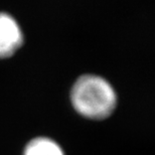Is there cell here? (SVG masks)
<instances>
[{"mask_svg":"<svg viewBox=\"0 0 155 155\" xmlns=\"http://www.w3.org/2000/svg\"><path fill=\"white\" fill-rule=\"evenodd\" d=\"M70 100L74 110L83 118L102 121L116 110L118 97L115 89L103 77L84 75L71 89Z\"/></svg>","mask_w":155,"mask_h":155,"instance_id":"1","label":"cell"},{"mask_svg":"<svg viewBox=\"0 0 155 155\" xmlns=\"http://www.w3.org/2000/svg\"><path fill=\"white\" fill-rule=\"evenodd\" d=\"M23 42L19 24L10 14L0 12V58L15 54Z\"/></svg>","mask_w":155,"mask_h":155,"instance_id":"2","label":"cell"},{"mask_svg":"<svg viewBox=\"0 0 155 155\" xmlns=\"http://www.w3.org/2000/svg\"><path fill=\"white\" fill-rule=\"evenodd\" d=\"M22 155H67L63 146L48 136H36L23 148Z\"/></svg>","mask_w":155,"mask_h":155,"instance_id":"3","label":"cell"}]
</instances>
